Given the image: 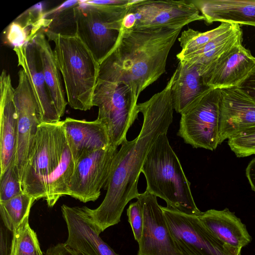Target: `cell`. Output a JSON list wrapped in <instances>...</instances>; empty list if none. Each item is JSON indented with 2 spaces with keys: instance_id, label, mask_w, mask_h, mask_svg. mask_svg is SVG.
Returning <instances> with one entry per match:
<instances>
[{
  "instance_id": "cell-13",
  "label": "cell",
  "mask_w": 255,
  "mask_h": 255,
  "mask_svg": "<svg viewBox=\"0 0 255 255\" xmlns=\"http://www.w3.org/2000/svg\"><path fill=\"white\" fill-rule=\"evenodd\" d=\"M143 209V227L137 255H183L177 248L157 197L147 190L137 198Z\"/></svg>"
},
{
  "instance_id": "cell-6",
  "label": "cell",
  "mask_w": 255,
  "mask_h": 255,
  "mask_svg": "<svg viewBox=\"0 0 255 255\" xmlns=\"http://www.w3.org/2000/svg\"><path fill=\"white\" fill-rule=\"evenodd\" d=\"M129 5H97L80 0L75 8L77 35L99 64L116 47Z\"/></svg>"
},
{
  "instance_id": "cell-34",
  "label": "cell",
  "mask_w": 255,
  "mask_h": 255,
  "mask_svg": "<svg viewBox=\"0 0 255 255\" xmlns=\"http://www.w3.org/2000/svg\"><path fill=\"white\" fill-rule=\"evenodd\" d=\"M44 255H81L65 243H58L50 247Z\"/></svg>"
},
{
  "instance_id": "cell-30",
  "label": "cell",
  "mask_w": 255,
  "mask_h": 255,
  "mask_svg": "<svg viewBox=\"0 0 255 255\" xmlns=\"http://www.w3.org/2000/svg\"><path fill=\"white\" fill-rule=\"evenodd\" d=\"M228 144L238 157L255 154V126L234 134L228 139Z\"/></svg>"
},
{
  "instance_id": "cell-28",
  "label": "cell",
  "mask_w": 255,
  "mask_h": 255,
  "mask_svg": "<svg viewBox=\"0 0 255 255\" xmlns=\"http://www.w3.org/2000/svg\"><path fill=\"white\" fill-rule=\"evenodd\" d=\"M234 25V24L221 22L218 27L205 32L191 28L184 30L178 38L181 50L176 55L177 59L179 60L197 51L210 41L230 30Z\"/></svg>"
},
{
  "instance_id": "cell-35",
  "label": "cell",
  "mask_w": 255,
  "mask_h": 255,
  "mask_svg": "<svg viewBox=\"0 0 255 255\" xmlns=\"http://www.w3.org/2000/svg\"><path fill=\"white\" fill-rule=\"evenodd\" d=\"M255 102V68L239 86Z\"/></svg>"
},
{
  "instance_id": "cell-4",
  "label": "cell",
  "mask_w": 255,
  "mask_h": 255,
  "mask_svg": "<svg viewBox=\"0 0 255 255\" xmlns=\"http://www.w3.org/2000/svg\"><path fill=\"white\" fill-rule=\"evenodd\" d=\"M42 31L48 41L54 43V54L64 81L68 104L75 110H90L93 107L99 63L77 35L68 36Z\"/></svg>"
},
{
  "instance_id": "cell-26",
  "label": "cell",
  "mask_w": 255,
  "mask_h": 255,
  "mask_svg": "<svg viewBox=\"0 0 255 255\" xmlns=\"http://www.w3.org/2000/svg\"><path fill=\"white\" fill-rule=\"evenodd\" d=\"M80 0H67L44 14V26L47 30L63 36L77 35V22L75 8Z\"/></svg>"
},
{
  "instance_id": "cell-32",
  "label": "cell",
  "mask_w": 255,
  "mask_h": 255,
  "mask_svg": "<svg viewBox=\"0 0 255 255\" xmlns=\"http://www.w3.org/2000/svg\"><path fill=\"white\" fill-rule=\"evenodd\" d=\"M129 223L135 240L140 241L143 227V214L142 204L139 200L131 203L127 210Z\"/></svg>"
},
{
  "instance_id": "cell-27",
  "label": "cell",
  "mask_w": 255,
  "mask_h": 255,
  "mask_svg": "<svg viewBox=\"0 0 255 255\" xmlns=\"http://www.w3.org/2000/svg\"><path fill=\"white\" fill-rule=\"evenodd\" d=\"M35 200L22 192L11 199L0 203L1 221L11 232L17 228L29 216L30 209Z\"/></svg>"
},
{
  "instance_id": "cell-18",
  "label": "cell",
  "mask_w": 255,
  "mask_h": 255,
  "mask_svg": "<svg viewBox=\"0 0 255 255\" xmlns=\"http://www.w3.org/2000/svg\"><path fill=\"white\" fill-rule=\"evenodd\" d=\"M62 125L75 164L91 152L111 145L107 126L98 119L87 121L68 117Z\"/></svg>"
},
{
  "instance_id": "cell-33",
  "label": "cell",
  "mask_w": 255,
  "mask_h": 255,
  "mask_svg": "<svg viewBox=\"0 0 255 255\" xmlns=\"http://www.w3.org/2000/svg\"><path fill=\"white\" fill-rule=\"evenodd\" d=\"M10 233L11 232L3 225L1 221L0 227V255H10L11 243Z\"/></svg>"
},
{
  "instance_id": "cell-17",
  "label": "cell",
  "mask_w": 255,
  "mask_h": 255,
  "mask_svg": "<svg viewBox=\"0 0 255 255\" xmlns=\"http://www.w3.org/2000/svg\"><path fill=\"white\" fill-rule=\"evenodd\" d=\"M13 50L16 55L18 66L24 71L32 89L41 124L60 121L50 97L33 41L14 47Z\"/></svg>"
},
{
  "instance_id": "cell-19",
  "label": "cell",
  "mask_w": 255,
  "mask_h": 255,
  "mask_svg": "<svg viewBox=\"0 0 255 255\" xmlns=\"http://www.w3.org/2000/svg\"><path fill=\"white\" fill-rule=\"evenodd\" d=\"M0 82V159L2 175L14 160L17 114L13 101L14 89L10 75L3 70Z\"/></svg>"
},
{
  "instance_id": "cell-16",
  "label": "cell",
  "mask_w": 255,
  "mask_h": 255,
  "mask_svg": "<svg viewBox=\"0 0 255 255\" xmlns=\"http://www.w3.org/2000/svg\"><path fill=\"white\" fill-rule=\"evenodd\" d=\"M218 89L220 144L236 133L255 126V102L238 86Z\"/></svg>"
},
{
  "instance_id": "cell-31",
  "label": "cell",
  "mask_w": 255,
  "mask_h": 255,
  "mask_svg": "<svg viewBox=\"0 0 255 255\" xmlns=\"http://www.w3.org/2000/svg\"><path fill=\"white\" fill-rule=\"evenodd\" d=\"M22 192L14 160L4 173L0 176V203L5 202Z\"/></svg>"
},
{
  "instance_id": "cell-11",
  "label": "cell",
  "mask_w": 255,
  "mask_h": 255,
  "mask_svg": "<svg viewBox=\"0 0 255 255\" xmlns=\"http://www.w3.org/2000/svg\"><path fill=\"white\" fill-rule=\"evenodd\" d=\"M118 151L110 145L82 157L75 164L68 195L83 203L97 200L106 185Z\"/></svg>"
},
{
  "instance_id": "cell-37",
  "label": "cell",
  "mask_w": 255,
  "mask_h": 255,
  "mask_svg": "<svg viewBox=\"0 0 255 255\" xmlns=\"http://www.w3.org/2000/svg\"><path fill=\"white\" fill-rule=\"evenodd\" d=\"M246 174L252 189L255 192V158L247 166Z\"/></svg>"
},
{
  "instance_id": "cell-8",
  "label": "cell",
  "mask_w": 255,
  "mask_h": 255,
  "mask_svg": "<svg viewBox=\"0 0 255 255\" xmlns=\"http://www.w3.org/2000/svg\"><path fill=\"white\" fill-rule=\"evenodd\" d=\"M192 0H131L122 28L157 29L181 27L205 18Z\"/></svg>"
},
{
  "instance_id": "cell-7",
  "label": "cell",
  "mask_w": 255,
  "mask_h": 255,
  "mask_svg": "<svg viewBox=\"0 0 255 255\" xmlns=\"http://www.w3.org/2000/svg\"><path fill=\"white\" fill-rule=\"evenodd\" d=\"M92 105L98 108L97 119L107 126L111 145L118 147L127 141L139 113L131 88L123 82L97 80Z\"/></svg>"
},
{
  "instance_id": "cell-15",
  "label": "cell",
  "mask_w": 255,
  "mask_h": 255,
  "mask_svg": "<svg viewBox=\"0 0 255 255\" xmlns=\"http://www.w3.org/2000/svg\"><path fill=\"white\" fill-rule=\"evenodd\" d=\"M87 207H61L68 237L65 242L81 255H119L100 237Z\"/></svg>"
},
{
  "instance_id": "cell-20",
  "label": "cell",
  "mask_w": 255,
  "mask_h": 255,
  "mask_svg": "<svg viewBox=\"0 0 255 255\" xmlns=\"http://www.w3.org/2000/svg\"><path fill=\"white\" fill-rule=\"evenodd\" d=\"M198 218L205 227L219 241L241 253L252 241L246 225L228 208L208 210Z\"/></svg>"
},
{
  "instance_id": "cell-2",
  "label": "cell",
  "mask_w": 255,
  "mask_h": 255,
  "mask_svg": "<svg viewBox=\"0 0 255 255\" xmlns=\"http://www.w3.org/2000/svg\"><path fill=\"white\" fill-rule=\"evenodd\" d=\"M182 28H122L116 47L100 64L98 80L128 85L138 100L166 72L169 53Z\"/></svg>"
},
{
  "instance_id": "cell-21",
  "label": "cell",
  "mask_w": 255,
  "mask_h": 255,
  "mask_svg": "<svg viewBox=\"0 0 255 255\" xmlns=\"http://www.w3.org/2000/svg\"><path fill=\"white\" fill-rule=\"evenodd\" d=\"M208 24L227 22L255 27V0H192Z\"/></svg>"
},
{
  "instance_id": "cell-5",
  "label": "cell",
  "mask_w": 255,
  "mask_h": 255,
  "mask_svg": "<svg viewBox=\"0 0 255 255\" xmlns=\"http://www.w3.org/2000/svg\"><path fill=\"white\" fill-rule=\"evenodd\" d=\"M66 139L62 121L38 126L21 179L23 193L35 200L46 198L49 180L59 163Z\"/></svg>"
},
{
  "instance_id": "cell-9",
  "label": "cell",
  "mask_w": 255,
  "mask_h": 255,
  "mask_svg": "<svg viewBox=\"0 0 255 255\" xmlns=\"http://www.w3.org/2000/svg\"><path fill=\"white\" fill-rule=\"evenodd\" d=\"M220 111L218 89H211L181 114L177 135L193 148L210 150L219 144Z\"/></svg>"
},
{
  "instance_id": "cell-3",
  "label": "cell",
  "mask_w": 255,
  "mask_h": 255,
  "mask_svg": "<svg viewBox=\"0 0 255 255\" xmlns=\"http://www.w3.org/2000/svg\"><path fill=\"white\" fill-rule=\"evenodd\" d=\"M141 172L146 181V190L164 200L167 207L198 216L190 183L180 162L169 144L167 133L160 135L148 152Z\"/></svg>"
},
{
  "instance_id": "cell-24",
  "label": "cell",
  "mask_w": 255,
  "mask_h": 255,
  "mask_svg": "<svg viewBox=\"0 0 255 255\" xmlns=\"http://www.w3.org/2000/svg\"><path fill=\"white\" fill-rule=\"evenodd\" d=\"M44 12L41 2L22 12L5 29V42L14 48L32 42L44 28Z\"/></svg>"
},
{
  "instance_id": "cell-12",
  "label": "cell",
  "mask_w": 255,
  "mask_h": 255,
  "mask_svg": "<svg viewBox=\"0 0 255 255\" xmlns=\"http://www.w3.org/2000/svg\"><path fill=\"white\" fill-rule=\"evenodd\" d=\"M18 85L13 101L17 114L15 165L21 182L23 169L30 154L38 126L41 124L37 104L28 79L24 71L18 72Z\"/></svg>"
},
{
  "instance_id": "cell-10",
  "label": "cell",
  "mask_w": 255,
  "mask_h": 255,
  "mask_svg": "<svg viewBox=\"0 0 255 255\" xmlns=\"http://www.w3.org/2000/svg\"><path fill=\"white\" fill-rule=\"evenodd\" d=\"M174 241L183 255H240L219 241L198 216L161 206Z\"/></svg>"
},
{
  "instance_id": "cell-25",
  "label": "cell",
  "mask_w": 255,
  "mask_h": 255,
  "mask_svg": "<svg viewBox=\"0 0 255 255\" xmlns=\"http://www.w3.org/2000/svg\"><path fill=\"white\" fill-rule=\"evenodd\" d=\"M243 32L238 24L215 38L197 51L186 55L179 61L196 65L201 71L216 61L222 54L243 39Z\"/></svg>"
},
{
  "instance_id": "cell-23",
  "label": "cell",
  "mask_w": 255,
  "mask_h": 255,
  "mask_svg": "<svg viewBox=\"0 0 255 255\" xmlns=\"http://www.w3.org/2000/svg\"><path fill=\"white\" fill-rule=\"evenodd\" d=\"M41 62L42 72L49 94L59 117L65 114L68 102L65 99L61 78L54 51L42 31L33 39Z\"/></svg>"
},
{
  "instance_id": "cell-29",
  "label": "cell",
  "mask_w": 255,
  "mask_h": 255,
  "mask_svg": "<svg viewBox=\"0 0 255 255\" xmlns=\"http://www.w3.org/2000/svg\"><path fill=\"white\" fill-rule=\"evenodd\" d=\"M12 233L10 255H43L37 234L29 225V216Z\"/></svg>"
},
{
  "instance_id": "cell-22",
  "label": "cell",
  "mask_w": 255,
  "mask_h": 255,
  "mask_svg": "<svg viewBox=\"0 0 255 255\" xmlns=\"http://www.w3.org/2000/svg\"><path fill=\"white\" fill-rule=\"evenodd\" d=\"M171 89L173 109L181 114L198 98L212 89L204 82L198 67L179 61Z\"/></svg>"
},
{
  "instance_id": "cell-36",
  "label": "cell",
  "mask_w": 255,
  "mask_h": 255,
  "mask_svg": "<svg viewBox=\"0 0 255 255\" xmlns=\"http://www.w3.org/2000/svg\"><path fill=\"white\" fill-rule=\"evenodd\" d=\"M131 0H86L83 1L87 4L97 5H128Z\"/></svg>"
},
{
  "instance_id": "cell-14",
  "label": "cell",
  "mask_w": 255,
  "mask_h": 255,
  "mask_svg": "<svg viewBox=\"0 0 255 255\" xmlns=\"http://www.w3.org/2000/svg\"><path fill=\"white\" fill-rule=\"evenodd\" d=\"M255 68V57L242 41L199 72L207 86L222 89L239 86Z\"/></svg>"
},
{
  "instance_id": "cell-1",
  "label": "cell",
  "mask_w": 255,
  "mask_h": 255,
  "mask_svg": "<svg viewBox=\"0 0 255 255\" xmlns=\"http://www.w3.org/2000/svg\"><path fill=\"white\" fill-rule=\"evenodd\" d=\"M171 77L165 87L147 101L138 104L143 123L138 135L122 144L116 155L109 179L104 189L106 196L95 209L88 212L101 233L118 224L126 206L140 193L137 185L142 168L158 137L167 133L173 119L171 89L174 81Z\"/></svg>"
}]
</instances>
